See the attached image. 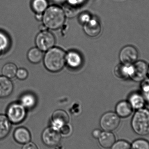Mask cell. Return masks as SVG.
<instances>
[{"label":"cell","mask_w":149,"mask_h":149,"mask_svg":"<svg viewBox=\"0 0 149 149\" xmlns=\"http://www.w3.org/2000/svg\"><path fill=\"white\" fill-rule=\"evenodd\" d=\"M55 43L56 38L54 35L47 30L41 31L36 37V45L42 51H47L53 48Z\"/></svg>","instance_id":"obj_6"},{"label":"cell","mask_w":149,"mask_h":149,"mask_svg":"<svg viewBox=\"0 0 149 149\" xmlns=\"http://www.w3.org/2000/svg\"><path fill=\"white\" fill-rule=\"evenodd\" d=\"M9 45V39L4 33L0 32V52L7 49Z\"/></svg>","instance_id":"obj_29"},{"label":"cell","mask_w":149,"mask_h":149,"mask_svg":"<svg viewBox=\"0 0 149 149\" xmlns=\"http://www.w3.org/2000/svg\"><path fill=\"white\" fill-rule=\"evenodd\" d=\"M22 149H38L36 145L32 142L25 143Z\"/></svg>","instance_id":"obj_33"},{"label":"cell","mask_w":149,"mask_h":149,"mask_svg":"<svg viewBox=\"0 0 149 149\" xmlns=\"http://www.w3.org/2000/svg\"><path fill=\"white\" fill-rule=\"evenodd\" d=\"M42 15L41 14H36V18L38 21H42Z\"/></svg>","instance_id":"obj_36"},{"label":"cell","mask_w":149,"mask_h":149,"mask_svg":"<svg viewBox=\"0 0 149 149\" xmlns=\"http://www.w3.org/2000/svg\"><path fill=\"white\" fill-rule=\"evenodd\" d=\"M98 139L100 145L105 149L110 148L116 142L115 136L113 133L109 131L102 132Z\"/></svg>","instance_id":"obj_16"},{"label":"cell","mask_w":149,"mask_h":149,"mask_svg":"<svg viewBox=\"0 0 149 149\" xmlns=\"http://www.w3.org/2000/svg\"><path fill=\"white\" fill-rule=\"evenodd\" d=\"M66 54L62 49L52 48L47 51L44 58V64L49 71L56 72L60 71L66 63Z\"/></svg>","instance_id":"obj_2"},{"label":"cell","mask_w":149,"mask_h":149,"mask_svg":"<svg viewBox=\"0 0 149 149\" xmlns=\"http://www.w3.org/2000/svg\"><path fill=\"white\" fill-rule=\"evenodd\" d=\"M134 132L139 135L149 134V109L143 108L137 110L131 120Z\"/></svg>","instance_id":"obj_3"},{"label":"cell","mask_w":149,"mask_h":149,"mask_svg":"<svg viewBox=\"0 0 149 149\" xmlns=\"http://www.w3.org/2000/svg\"><path fill=\"white\" fill-rule=\"evenodd\" d=\"M27 56L30 62L32 63L37 64L42 61L43 57V53L38 48H33L29 50Z\"/></svg>","instance_id":"obj_21"},{"label":"cell","mask_w":149,"mask_h":149,"mask_svg":"<svg viewBox=\"0 0 149 149\" xmlns=\"http://www.w3.org/2000/svg\"><path fill=\"white\" fill-rule=\"evenodd\" d=\"M11 125L7 116L0 114V140L7 137L9 134Z\"/></svg>","instance_id":"obj_18"},{"label":"cell","mask_w":149,"mask_h":149,"mask_svg":"<svg viewBox=\"0 0 149 149\" xmlns=\"http://www.w3.org/2000/svg\"><path fill=\"white\" fill-rule=\"evenodd\" d=\"M54 4L60 5L64 4L66 3V0H51Z\"/></svg>","instance_id":"obj_35"},{"label":"cell","mask_w":149,"mask_h":149,"mask_svg":"<svg viewBox=\"0 0 149 149\" xmlns=\"http://www.w3.org/2000/svg\"><path fill=\"white\" fill-rule=\"evenodd\" d=\"M63 8L64 11L65 16L68 18H72L79 13V8L71 6L66 3L64 4Z\"/></svg>","instance_id":"obj_24"},{"label":"cell","mask_w":149,"mask_h":149,"mask_svg":"<svg viewBox=\"0 0 149 149\" xmlns=\"http://www.w3.org/2000/svg\"><path fill=\"white\" fill-rule=\"evenodd\" d=\"M7 115L10 122L15 124L21 123L26 117L25 107L21 103H12L7 109Z\"/></svg>","instance_id":"obj_5"},{"label":"cell","mask_w":149,"mask_h":149,"mask_svg":"<svg viewBox=\"0 0 149 149\" xmlns=\"http://www.w3.org/2000/svg\"><path fill=\"white\" fill-rule=\"evenodd\" d=\"M111 149H131V145L128 142L120 140L114 143Z\"/></svg>","instance_id":"obj_28"},{"label":"cell","mask_w":149,"mask_h":149,"mask_svg":"<svg viewBox=\"0 0 149 149\" xmlns=\"http://www.w3.org/2000/svg\"><path fill=\"white\" fill-rule=\"evenodd\" d=\"M130 65L122 63L117 65L114 69L116 76L121 79H125L129 78Z\"/></svg>","instance_id":"obj_20"},{"label":"cell","mask_w":149,"mask_h":149,"mask_svg":"<svg viewBox=\"0 0 149 149\" xmlns=\"http://www.w3.org/2000/svg\"><path fill=\"white\" fill-rule=\"evenodd\" d=\"M138 56V51L135 47L132 45H127L120 52L119 58L122 63L129 65L137 61Z\"/></svg>","instance_id":"obj_8"},{"label":"cell","mask_w":149,"mask_h":149,"mask_svg":"<svg viewBox=\"0 0 149 149\" xmlns=\"http://www.w3.org/2000/svg\"><path fill=\"white\" fill-rule=\"evenodd\" d=\"M87 0H66L65 3L77 8H80L85 4Z\"/></svg>","instance_id":"obj_30"},{"label":"cell","mask_w":149,"mask_h":149,"mask_svg":"<svg viewBox=\"0 0 149 149\" xmlns=\"http://www.w3.org/2000/svg\"><path fill=\"white\" fill-rule=\"evenodd\" d=\"M120 122V117L116 113L107 112L102 116L100 120V125L103 130L111 132L118 128Z\"/></svg>","instance_id":"obj_7"},{"label":"cell","mask_w":149,"mask_h":149,"mask_svg":"<svg viewBox=\"0 0 149 149\" xmlns=\"http://www.w3.org/2000/svg\"><path fill=\"white\" fill-rule=\"evenodd\" d=\"M17 67L13 63H8L3 67L2 73L3 76L11 79L16 76L17 72Z\"/></svg>","instance_id":"obj_23"},{"label":"cell","mask_w":149,"mask_h":149,"mask_svg":"<svg viewBox=\"0 0 149 149\" xmlns=\"http://www.w3.org/2000/svg\"><path fill=\"white\" fill-rule=\"evenodd\" d=\"M36 99L34 95L27 93L23 95L21 98V104L25 108L31 109L35 107Z\"/></svg>","instance_id":"obj_22"},{"label":"cell","mask_w":149,"mask_h":149,"mask_svg":"<svg viewBox=\"0 0 149 149\" xmlns=\"http://www.w3.org/2000/svg\"><path fill=\"white\" fill-rule=\"evenodd\" d=\"M102 131L100 129H95L93 131L92 135L93 136L94 138L95 139H98L100 136L102 134Z\"/></svg>","instance_id":"obj_34"},{"label":"cell","mask_w":149,"mask_h":149,"mask_svg":"<svg viewBox=\"0 0 149 149\" xmlns=\"http://www.w3.org/2000/svg\"><path fill=\"white\" fill-rule=\"evenodd\" d=\"M129 102L133 109H138L143 108L145 106L146 100L141 94L138 93H134L130 95Z\"/></svg>","instance_id":"obj_17"},{"label":"cell","mask_w":149,"mask_h":149,"mask_svg":"<svg viewBox=\"0 0 149 149\" xmlns=\"http://www.w3.org/2000/svg\"><path fill=\"white\" fill-rule=\"evenodd\" d=\"M13 90V85L8 78L0 76V98L9 96Z\"/></svg>","instance_id":"obj_15"},{"label":"cell","mask_w":149,"mask_h":149,"mask_svg":"<svg viewBox=\"0 0 149 149\" xmlns=\"http://www.w3.org/2000/svg\"><path fill=\"white\" fill-rule=\"evenodd\" d=\"M43 142L49 147H54L58 145L61 140L60 132L52 127L45 129L42 136Z\"/></svg>","instance_id":"obj_9"},{"label":"cell","mask_w":149,"mask_h":149,"mask_svg":"<svg viewBox=\"0 0 149 149\" xmlns=\"http://www.w3.org/2000/svg\"><path fill=\"white\" fill-rule=\"evenodd\" d=\"M148 65L145 61H137L130 65L129 78L136 82H141L148 75Z\"/></svg>","instance_id":"obj_4"},{"label":"cell","mask_w":149,"mask_h":149,"mask_svg":"<svg viewBox=\"0 0 149 149\" xmlns=\"http://www.w3.org/2000/svg\"><path fill=\"white\" fill-rule=\"evenodd\" d=\"M15 141L20 144H25L29 142L31 135L29 130L24 127L17 128L14 133Z\"/></svg>","instance_id":"obj_13"},{"label":"cell","mask_w":149,"mask_h":149,"mask_svg":"<svg viewBox=\"0 0 149 149\" xmlns=\"http://www.w3.org/2000/svg\"><path fill=\"white\" fill-rule=\"evenodd\" d=\"M71 128L70 126H68L67 124L65 125L64 126H63L60 130L59 132L63 134L64 135H67L69 134L70 133Z\"/></svg>","instance_id":"obj_32"},{"label":"cell","mask_w":149,"mask_h":149,"mask_svg":"<svg viewBox=\"0 0 149 149\" xmlns=\"http://www.w3.org/2000/svg\"><path fill=\"white\" fill-rule=\"evenodd\" d=\"M28 72L24 69H20L17 70L16 75L17 78L20 80L25 79L28 76Z\"/></svg>","instance_id":"obj_31"},{"label":"cell","mask_w":149,"mask_h":149,"mask_svg":"<svg viewBox=\"0 0 149 149\" xmlns=\"http://www.w3.org/2000/svg\"><path fill=\"white\" fill-rule=\"evenodd\" d=\"M141 88L142 95L145 100L149 102V79H146L141 81Z\"/></svg>","instance_id":"obj_26"},{"label":"cell","mask_w":149,"mask_h":149,"mask_svg":"<svg viewBox=\"0 0 149 149\" xmlns=\"http://www.w3.org/2000/svg\"><path fill=\"white\" fill-rule=\"evenodd\" d=\"M131 149H149V142L145 139H137L133 142Z\"/></svg>","instance_id":"obj_25"},{"label":"cell","mask_w":149,"mask_h":149,"mask_svg":"<svg viewBox=\"0 0 149 149\" xmlns=\"http://www.w3.org/2000/svg\"><path fill=\"white\" fill-rule=\"evenodd\" d=\"M93 17L89 12L88 11H83L79 15L78 21L80 23L84 25V24L89 22L92 19Z\"/></svg>","instance_id":"obj_27"},{"label":"cell","mask_w":149,"mask_h":149,"mask_svg":"<svg viewBox=\"0 0 149 149\" xmlns=\"http://www.w3.org/2000/svg\"><path fill=\"white\" fill-rule=\"evenodd\" d=\"M85 33L88 36L95 37L98 36L102 31L100 22L97 17H93L92 19L83 25Z\"/></svg>","instance_id":"obj_11"},{"label":"cell","mask_w":149,"mask_h":149,"mask_svg":"<svg viewBox=\"0 0 149 149\" xmlns=\"http://www.w3.org/2000/svg\"><path fill=\"white\" fill-rule=\"evenodd\" d=\"M148 75L149 77V65H148Z\"/></svg>","instance_id":"obj_37"},{"label":"cell","mask_w":149,"mask_h":149,"mask_svg":"<svg viewBox=\"0 0 149 149\" xmlns=\"http://www.w3.org/2000/svg\"><path fill=\"white\" fill-rule=\"evenodd\" d=\"M133 109L128 101H122L118 102L116 107V112L121 118L129 117L133 113Z\"/></svg>","instance_id":"obj_14"},{"label":"cell","mask_w":149,"mask_h":149,"mask_svg":"<svg viewBox=\"0 0 149 149\" xmlns=\"http://www.w3.org/2000/svg\"><path fill=\"white\" fill-rule=\"evenodd\" d=\"M65 61L70 68L76 69L79 68L82 63V58L79 52L75 51H71L67 53Z\"/></svg>","instance_id":"obj_12"},{"label":"cell","mask_w":149,"mask_h":149,"mask_svg":"<svg viewBox=\"0 0 149 149\" xmlns=\"http://www.w3.org/2000/svg\"><path fill=\"white\" fill-rule=\"evenodd\" d=\"M48 0H32L31 7L35 14H43L49 7Z\"/></svg>","instance_id":"obj_19"},{"label":"cell","mask_w":149,"mask_h":149,"mask_svg":"<svg viewBox=\"0 0 149 149\" xmlns=\"http://www.w3.org/2000/svg\"><path fill=\"white\" fill-rule=\"evenodd\" d=\"M66 17L63 8L54 4L49 5L44 12L42 21L47 29L56 30L64 25Z\"/></svg>","instance_id":"obj_1"},{"label":"cell","mask_w":149,"mask_h":149,"mask_svg":"<svg viewBox=\"0 0 149 149\" xmlns=\"http://www.w3.org/2000/svg\"><path fill=\"white\" fill-rule=\"evenodd\" d=\"M70 118L65 111L61 109L56 110L52 116V127L59 131L60 129L69 122Z\"/></svg>","instance_id":"obj_10"}]
</instances>
